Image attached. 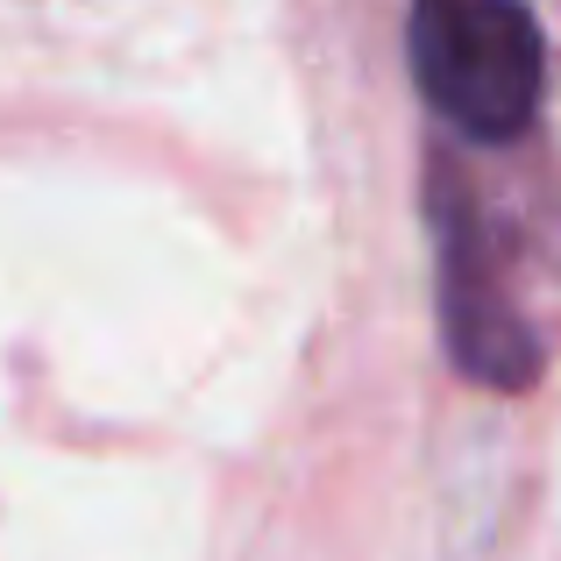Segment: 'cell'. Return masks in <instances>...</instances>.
<instances>
[{
  "label": "cell",
  "instance_id": "cell-1",
  "mask_svg": "<svg viewBox=\"0 0 561 561\" xmlns=\"http://www.w3.org/2000/svg\"><path fill=\"white\" fill-rule=\"evenodd\" d=\"M405 57L426 107L469 142H519L548 93V36L526 0H412Z\"/></svg>",
  "mask_w": 561,
  "mask_h": 561
},
{
  "label": "cell",
  "instance_id": "cell-2",
  "mask_svg": "<svg viewBox=\"0 0 561 561\" xmlns=\"http://www.w3.org/2000/svg\"><path fill=\"white\" fill-rule=\"evenodd\" d=\"M434 249H440V342L448 363L483 391H534L540 383V334L512 306L505 271L491 256V228L477 214V192L455 164H434Z\"/></svg>",
  "mask_w": 561,
  "mask_h": 561
}]
</instances>
